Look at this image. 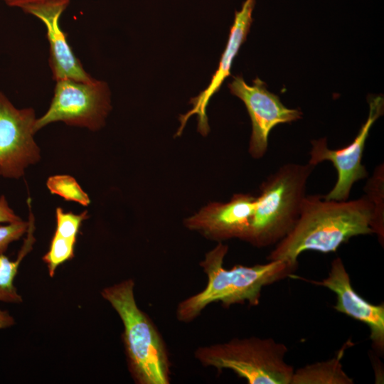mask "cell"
I'll use <instances>...</instances> for the list:
<instances>
[{
	"instance_id": "9",
	"label": "cell",
	"mask_w": 384,
	"mask_h": 384,
	"mask_svg": "<svg viewBox=\"0 0 384 384\" xmlns=\"http://www.w3.org/2000/svg\"><path fill=\"white\" fill-rule=\"evenodd\" d=\"M252 82V85H248L241 76H234L228 85L230 92L239 97L247 108L252 122L248 151L253 159H259L267 151L270 131L277 124L301 119L302 112L285 107L259 78Z\"/></svg>"
},
{
	"instance_id": "10",
	"label": "cell",
	"mask_w": 384,
	"mask_h": 384,
	"mask_svg": "<svg viewBox=\"0 0 384 384\" xmlns=\"http://www.w3.org/2000/svg\"><path fill=\"white\" fill-rule=\"evenodd\" d=\"M256 197L236 193L226 203H210L184 220L185 226L205 238L222 242L246 240L251 224Z\"/></svg>"
},
{
	"instance_id": "4",
	"label": "cell",
	"mask_w": 384,
	"mask_h": 384,
	"mask_svg": "<svg viewBox=\"0 0 384 384\" xmlns=\"http://www.w3.org/2000/svg\"><path fill=\"white\" fill-rule=\"evenodd\" d=\"M315 167L309 163L285 164L262 183L246 242L257 247L270 246L292 230Z\"/></svg>"
},
{
	"instance_id": "17",
	"label": "cell",
	"mask_w": 384,
	"mask_h": 384,
	"mask_svg": "<svg viewBox=\"0 0 384 384\" xmlns=\"http://www.w3.org/2000/svg\"><path fill=\"white\" fill-rule=\"evenodd\" d=\"M46 186L50 193L60 196L65 201H74L83 206L90 203L89 196L70 175L51 176L48 178Z\"/></svg>"
},
{
	"instance_id": "18",
	"label": "cell",
	"mask_w": 384,
	"mask_h": 384,
	"mask_svg": "<svg viewBox=\"0 0 384 384\" xmlns=\"http://www.w3.org/2000/svg\"><path fill=\"white\" fill-rule=\"evenodd\" d=\"M76 241L65 238L54 233L48 251L43 256L47 265L49 275L53 277L57 267L74 256Z\"/></svg>"
},
{
	"instance_id": "22",
	"label": "cell",
	"mask_w": 384,
	"mask_h": 384,
	"mask_svg": "<svg viewBox=\"0 0 384 384\" xmlns=\"http://www.w3.org/2000/svg\"><path fill=\"white\" fill-rule=\"evenodd\" d=\"M22 220L10 207L5 196H0V223H14Z\"/></svg>"
},
{
	"instance_id": "20",
	"label": "cell",
	"mask_w": 384,
	"mask_h": 384,
	"mask_svg": "<svg viewBox=\"0 0 384 384\" xmlns=\"http://www.w3.org/2000/svg\"><path fill=\"white\" fill-rule=\"evenodd\" d=\"M7 6L21 9L24 13L34 14L49 10L64 11L71 0H1Z\"/></svg>"
},
{
	"instance_id": "8",
	"label": "cell",
	"mask_w": 384,
	"mask_h": 384,
	"mask_svg": "<svg viewBox=\"0 0 384 384\" xmlns=\"http://www.w3.org/2000/svg\"><path fill=\"white\" fill-rule=\"evenodd\" d=\"M368 116L357 136L348 146L331 149L326 138L311 141L310 164L316 166L324 161H331L337 171V180L331 190L323 197L326 200L346 201L354 183L368 175L362 158L369 132L374 122L383 114L384 101L378 95L370 97Z\"/></svg>"
},
{
	"instance_id": "23",
	"label": "cell",
	"mask_w": 384,
	"mask_h": 384,
	"mask_svg": "<svg viewBox=\"0 0 384 384\" xmlns=\"http://www.w3.org/2000/svg\"><path fill=\"white\" fill-rule=\"evenodd\" d=\"M14 324V317L8 311L0 309V329L10 327Z\"/></svg>"
},
{
	"instance_id": "19",
	"label": "cell",
	"mask_w": 384,
	"mask_h": 384,
	"mask_svg": "<svg viewBox=\"0 0 384 384\" xmlns=\"http://www.w3.org/2000/svg\"><path fill=\"white\" fill-rule=\"evenodd\" d=\"M56 230L55 233L72 240H77V235L82 222L89 218L87 210L75 214L64 212L58 207L55 210Z\"/></svg>"
},
{
	"instance_id": "1",
	"label": "cell",
	"mask_w": 384,
	"mask_h": 384,
	"mask_svg": "<svg viewBox=\"0 0 384 384\" xmlns=\"http://www.w3.org/2000/svg\"><path fill=\"white\" fill-rule=\"evenodd\" d=\"M372 206L366 196L351 201L326 200L306 195L292 230L267 257L268 261L298 263L304 251L336 252L351 238L373 234Z\"/></svg>"
},
{
	"instance_id": "16",
	"label": "cell",
	"mask_w": 384,
	"mask_h": 384,
	"mask_svg": "<svg viewBox=\"0 0 384 384\" xmlns=\"http://www.w3.org/2000/svg\"><path fill=\"white\" fill-rule=\"evenodd\" d=\"M365 196L373 208L371 228L376 234L380 244L384 242V165L380 164L375 169L368 180Z\"/></svg>"
},
{
	"instance_id": "15",
	"label": "cell",
	"mask_w": 384,
	"mask_h": 384,
	"mask_svg": "<svg viewBox=\"0 0 384 384\" xmlns=\"http://www.w3.org/2000/svg\"><path fill=\"white\" fill-rule=\"evenodd\" d=\"M34 228V218L30 210L26 238L24 240L16 260L11 261L4 254L0 255V302H22L21 296L18 293L14 281L22 260L32 250L35 242Z\"/></svg>"
},
{
	"instance_id": "5",
	"label": "cell",
	"mask_w": 384,
	"mask_h": 384,
	"mask_svg": "<svg viewBox=\"0 0 384 384\" xmlns=\"http://www.w3.org/2000/svg\"><path fill=\"white\" fill-rule=\"evenodd\" d=\"M287 352L273 338L252 336L198 347L194 356L203 366L230 370L250 384H291L294 369L285 361Z\"/></svg>"
},
{
	"instance_id": "11",
	"label": "cell",
	"mask_w": 384,
	"mask_h": 384,
	"mask_svg": "<svg viewBox=\"0 0 384 384\" xmlns=\"http://www.w3.org/2000/svg\"><path fill=\"white\" fill-rule=\"evenodd\" d=\"M324 287L336 296L334 308L353 319L366 324L370 330V338L374 349L383 354L384 351V305L373 304L361 297L353 289L349 274L340 257L335 258L328 276L321 281L309 280Z\"/></svg>"
},
{
	"instance_id": "2",
	"label": "cell",
	"mask_w": 384,
	"mask_h": 384,
	"mask_svg": "<svg viewBox=\"0 0 384 384\" xmlns=\"http://www.w3.org/2000/svg\"><path fill=\"white\" fill-rule=\"evenodd\" d=\"M228 247L220 242L209 251L200 265L207 276L206 287L179 302L176 314L178 321L191 322L213 302L225 307L247 302L257 306L263 287L294 274L298 263L272 260L253 266L223 267Z\"/></svg>"
},
{
	"instance_id": "13",
	"label": "cell",
	"mask_w": 384,
	"mask_h": 384,
	"mask_svg": "<svg viewBox=\"0 0 384 384\" xmlns=\"http://www.w3.org/2000/svg\"><path fill=\"white\" fill-rule=\"evenodd\" d=\"M63 13L61 10H49L33 15L46 28L49 43L48 63L53 79L55 82L64 79L91 82L95 78L84 69L68 43L65 33L60 26L59 21Z\"/></svg>"
},
{
	"instance_id": "21",
	"label": "cell",
	"mask_w": 384,
	"mask_h": 384,
	"mask_svg": "<svg viewBox=\"0 0 384 384\" xmlns=\"http://www.w3.org/2000/svg\"><path fill=\"white\" fill-rule=\"evenodd\" d=\"M28 220H21L0 226V255L4 254L9 245L19 240L28 230Z\"/></svg>"
},
{
	"instance_id": "12",
	"label": "cell",
	"mask_w": 384,
	"mask_h": 384,
	"mask_svg": "<svg viewBox=\"0 0 384 384\" xmlns=\"http://www.w3.org/2000/svg\"><path fill=\"white\" fill-rule=\"evenodd\" d=\"M255 5V0H245L240 11L235 13V19L230 28L228 41L218 65V68L212 76L210 83L206 90L198 96L192 98L190 103L193 108L180 117L181 126L177 134H181L186 122L193 114L198 115V130L203 135L209 132V125L206 115V107L211 97L216 93L224 80L230 75V68L235 57L242 44L245 41L252 22V14Z\"/></svg>"
},
{
	"instance_id": "6",
	"label": "cell",
	"mask_w": 384,
	"mask_h": 384,
	"mask_svg": "<svg viewBox=\"0 0 384 384\" xmlns=\"http://www.w3.org/2000/svg\"><path fill=\"white\" fill-rule=\"evenodd\" d=\"M111 93L106 82L70 79L55 82L48 110L36 119L34 131L57 122L95 132L102 129L112 110Z\"/></svg>"
},
{
	"instance_id": "7",
	"label": "cell",
	"mask_w": 384,
	"mask_h": 384,
	"mask_svg": "<svg viewBox=\"0 0 384 384\" xmlns=\"http://www.w3.org/2000/svg\"><path fill=\"white\" fill-rule=\"evenodd\" d=\"M32 107L17 108L0 90V176L18 179L41 159Z\"/></svg>"
},
{
	"instance_id": "3",
	"label": "cell",
	"mask_w": 384,
	"mask_h": 384,
	"mask_svg": "<svg viewBox=\"0 0 384 384\" xmlns=\"http://www.w3.org/2000/svg\"><path fill=\"white\" fill-rule=\"evenodd\" d=\"M134 282L127 279L102 289L101 294L119 316L129 370L138 384L170 383V363L156 326L135 300Z\"/></svg>"
},
{
	"instance_id": "14",
	"label": "cell",
	"mask_w": 384,
	"mask_h": 384,
	"mask_svg": "<svg viewBox=\"0 0 384 384\" xmlns=\"http://www.w3.org/2000/svg\"><path fill=\"white\" fill-rule=\"evenodd\" d=\"M351 345L348 341L332 358L294 370L291 384H353L341 363L346 349Z\"/></svg>"
}]
</instances>
